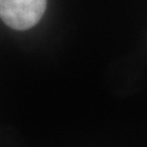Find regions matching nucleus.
I'll use <instances>...</instances> for the list:
<instances>
[{"label": "nucleus", "instance_id": "nucleus-1", "mask_svg": "<svg viewBox=\"0 0 147 147\" xmlns=\"http://www.w3.org/2000/svg\"><path fill=\"white\" fill-rule=\"evenodd\" d=\"M47 0H0V18L16 31L36 26L43 17Z\"/></svg>", "mask_w": 147, "mask_h": 147}]
</instances>
